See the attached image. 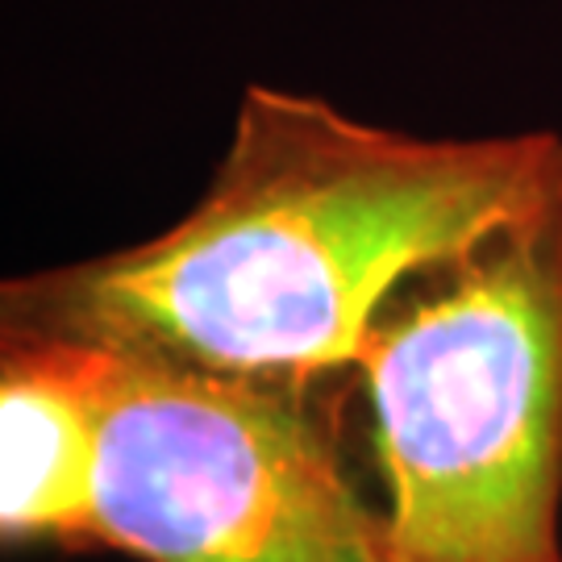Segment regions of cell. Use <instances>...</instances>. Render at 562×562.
Here are the masks:
<instances>
[{"label": "cell", "instance_id": "6da1fadb", "mask_svg": "<svg viewBox=\"0 0 562 562\" xmlns=\"http://www.w3.org/2000/svg\"><path fill=\"white\" fill-rule=\"evenodd\" d=\"M562 209V138H413L250 88L201 201L159 238L4 283V329L222 375L359 362L383 296Z\"/></svg>", "mask_w": 562, "mask_h": 562}, {"label": "cell", "instance_id": "7a4b0ae2", "mask_svg": "<svg viewBox=\"0 0 562 562\" xmlns=\"http://www.w3.org/2000/svg\"><path fill=\"white\" fill-rule=\"evenodd\" d=\"M359 367L392 492L380 562H562V209L450 262Z\"/></svg>", "mask_w": 562, "mask_h": 562}, {"label": "cell", "instance_id": "3957f363", "mask_svg": "<svg viewBox=\"0 0 562 562\" xmlns=\"http://www.w3.org/2000/svg\"><path fill=\"white\" fill-rule=\"evenodd\" d=\"M88 546L142 562H380L362 504L304 380L222 375L104 346Z\"/></svg>", "mask_w": 562, "mask_h": 562}, {"label": "cell", "instance_id": "277c9868", "mask_svg": "<svg viewBox=\"0 0 562 562\" xmlns=\"http://www.w3.org/2000/svg\"><path fill=\"white\" fill-rule=\"evenodd\" d=\"M101 383L92 341L4 329L0 362V529L4 542L92 538Z\"/></svg>", "mask_w": 562, "mask_h": 562}]
</instances>
